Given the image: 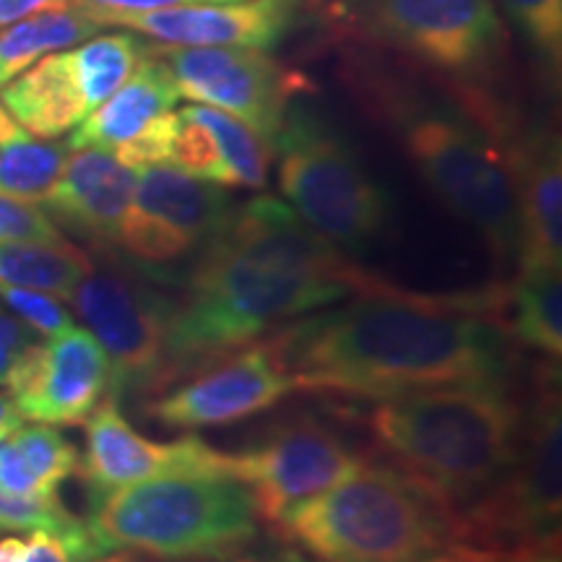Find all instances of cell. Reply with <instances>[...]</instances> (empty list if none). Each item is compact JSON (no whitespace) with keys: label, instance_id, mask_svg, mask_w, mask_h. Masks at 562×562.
<instances>
[{"label":"cell","instance_id":"obj_17","mask_svg":"<svg viewBox=\"0 0 562 562\" xmlns=\"http://www.w3.org/2000/svg\"><path fill=\"white\" fill-rule=\"evenodd\" d=\"M87 451L79 461V472L91 495L125 487L157 476L178 474H227V453L214 451L199 438L157 442L136 432L123 417L121 402L104 396L89 414ZM229 476V474H227Z\"/></svg>","mask_w":562,"mask_h":562},{"label":"cell","instance_id":"obj_15","mask_svg":"<svg viewBox=\"0 0 562 562\" xmlns=\"http://www.w3.org/2000/svg\"><path fill=\"white\" fill-rule=\"evenodd\" d=\"M112 370L100 341L70 326L34 344L11 375L9 398L21 419L40 425H83L110 393Z\"/></svg>","mask_w":562,"mask_h":562},{"label":"cell","instance_id":"obj_30","mask_svg":"<svg viewBox=\"0 0 562 562\" xmlns=\"http://www.w3.org/2000/svg\"><path fill=\"white\" fill-rule=\"evenodd\" d=\"M63 240L58 224L37 203L0 193V243H55Z\"/></svg>","mask_w":562,"mask_h":562},{"label":"cell","instance_id":"obj_36","mask_svg":"<svg viewBox=\"0 0 562 562\" xmlns=\"http://www.w3.org/2000/svg\"><path fill=\"white\" fill-rule=\"evenodd\" d=\"M19 425H21V417H19V412L13 409L11 398L5 396V393H0V440L9 438V435L16 430Z\"/></svg>","mask_w":562,"mask_h":562},{"label":"cell","instance_id":"obj_31","mask_svg":"<svg viewBox=\"0 0 562 562\" xmlns=\"http://www.w3.org/2000/svg\"><path fill=\"white\" fill-rule=\"evenodd\" d=\"M100 558L102 552L89 529L81 533L30 531V537L24 539L21 562H94Z\"/></svg>","mask_w":562,"mask_h":562},{"label":"cell","instance_id":"obj_8","mask_svg":"<svg viewBox=\"0 0 562 562\" xmlns=\"http://www.w3.org/2000/svg\"><path fill=\"white\" fill-rule=\"evenodd\" d=\"M357 37L448 79H476L503 60L508 30L495 0H341Z\"/></svg>","mask_w":562,"mask_h":562},{"label":"cell","instance_id":"obj_22","mask_svg":"<svg viewBox=\"0 0 562 562\" xmlns=\"http://www.w3.org/2000/svg\"><path fill=\"white\" fill-rule=\"evenodd\" d=\"M102 26L79 5H55L13 21L0 32V89L47 55L81 45Z\"/></svg>","mask_w":562,"mask_h":562},{"label":"cell","instance_id":"obj_2","mask_svg":"<svg viewBox=\"0 0 562 562\" xmlns=\"http://www.w3.org/2000/svg\"><path fill=\"white\" fill-rule=\"evenodd\" d=\"M378 281L351 266L290 203L250 199L232 209L203 245L182 300H170L167 383Z\"/></svg>","mask_w":562,"mask_h":562},{"label":"cell","instance_id":"obj_14","mask_svg":"<svg viewBox=\"0 0 562 562\" xmlns=\"http://www.w3.org/2000/svg\"><path fill=\"white\" fill-rule=\"evenodd\" d=\"M294 391L292 378L269 341H252L193 370L186 383L161 393L149 414L165 427H222L256 417Z\"/></svg>","mask_w":562,"mask_h":562},{"label":"cell","instance_id":"obj_9","mask_svg":"<svg viewBox=\"0 0 562 562\" xmlns=\"http://www.w3.org/2000/svg\"><path fill=\"white\" fill-rule=\"evenodd\" d=\"M149 45L133 32L94 34L34 63L0 89V104L37 138H60L128 79Z\"/></svg>","mask_w":562,"mask_h":562},{"label":"cell","instance_id":"obj_35","mask_svg":"<svg viewBox=\"0 0 562 562\" xmlns=\"http://www.w3.org/2000/svg\"><path fill=\"white\" fill-rule=\"evenodd\" d=\"M55 5H70V0H0V26H9L13 21L55 9Z\"/></svg>","mask_w":562,"mask_h":562},{"label":"cell","instance_id":"obj_4","mask_svg":"<svg viewBox=\"0 0 562 562\" xmlns=\"http://www.w3.org/2000/svg\"><path fill=\"white\" fill-rule=\"evenodd\" d=\"M321 562H480L459 516L396 467L360 463L277 524Z\"/></svg>","mask_w":562,"mask_h":562},{"label":"cell","instance_id":"obj_38","mask_svg":"<svg viewBox=\"0 0 562 562\" xmlns=\"http://www.w3.org/2000/svg\"><path fill=\"white\" fill-rule=\"evenodd\" d=\"M21 554H24V539L21 537L0 539V562H21Z\"/></svg>","mask_w":562,"mask_h":562},{"label":"cell","instance_id":"obj_16","mask_svg":"<svg viewBox=\"0 0 562 562\" xmlns=\"http://www.w3.org/2000/svg\"><path fill=\"white\" fill-rule=\"evenodd\" d=\"M83 11L102 30L117 26L167 47H252L271 53L297 24L300 0H224L159 11Z\"/></svg>","mask_w":562,"mask_h":562},{"label":"cell","instance_id":"obj_19","mask_svg":"<svg viewBox=\"0 0 562 562\" xmlns=\"http://www.w3.org/2000/svg\"><path fill=\"white\" fill-rule=\"evenodd\" d=\"M518 209V271H562V151L552 131L510 149Z\"/></svg>","mask_w":562,"mask_h":562},{"label":"cell","instance_id":"obj_25","mask_svg":"<svg viewBox=\"0 0 562 562\" xmlns=\"http://www.w3.org/2000/svg\"><path fill=\"white\" fill-rule=\"evenodd\" d=\"M68 151V144L32 136L16 123L0 146V193L40 206L60 178Z\"/></svg>","mask_w":562,"mask_h":562},{"label":"cell","instance_id":"obj_34","mask_svg":"<svg viewBox=\"0 0 562 562\" xmlns=\"http://www.w3.org/2000/svg\"><path fill=\"white\" fill-rule=\"evenodd\" d=\"M201 3H224V0H70V5L81 9H104V11H159L180 9V5Z\"/></svg>","mask_w":562,"mask_h":562},{"label":"cell","instance_id":"obj_23","mask_svg":"<svg viewBox=\"0 0 562 562\" xmlns=\"http://www.w3.org/2000/svg\"><path fill=\"white\" fill-rule=\"evenodd\" d=\"M91 271V258L68 240L0 243V284L70 300Z\"/></svg>","mask_w":562,"mask_h":562},{"label":"cell","instance_id":"obj_39","mask_svg":"<svg viewBox=\"0 0 562 562\" xmlns=\"http://www.w3.org/2000/svg\"><path fill=\"white\" fill-rule=\"evenodd\" d=\"M13 125H16V121H13L9 112H5L3 104H0V146H3V140H5V136H9V133H11Z\"/></svg>","mask_w":562,"mask_h":562},{"label":"cell","instance_id":"obj_33","mask_svg":"<svg viewBox=\"0 0 562 562\" xmlns=\"http://www.w3.org/2000/svg\"><path fill=\"white\" fill-rule=\"evenodd\" d=\"M480 562H560V537L542 539L501 552H484Z\"/></svg>","mask_w":562,"mask_h":562},{"label":"cell","instance_id":"obj_18","mask_svg":"<svg viewBox=\"0 0 562 562\" xmlns=\"http://www.w3.org/2000/svg\"><path fill=\"white\" fill-rule=\"evenodd\" d=\"M136 170L112 151L70 149L60 178L40 203L55 224L100 245H117L128 214Z\"/></svg>","mask_w":562,"mask_h":562},{"label":"cell","instance_id":"obj_12","mask_svg":"<svg viewBox=\"0 0 562 562\" xmlns=\"http://www.w3.org/2000/svg\"><path fill=\"white\" fill-rule=\"evenodd\" d=\"M229 211V199L214 182L167 165L138 167L117 245L149 269L178 263L220 232Z\"/></svg>","mask_w":562,"mask_h":562},{"label":"cell","instance_id":"obj_21","mask_svg":"<svg viewBox=\"0 0 562 562\" xmlns=\"http://www.w3.org/2000/svg\"><path fill=\"white\" fill-rule=\"evenodd\" d=\"M81 456L53 425L16 427L0 440V492L24 497H53L79 472Z\"/></svg>","mask_w":562,"mask_h":562},{"label":"cell","instance_id":"obj_29","mask_svg":"<svg viewBox=\"0 0 562 562\" xmlns=\"http://www.w3.org/2000/svg\"><path fill=\"white\" fill-rule=\"evenodd\" d=\"M0 302H3L9 311L16 315V318L30 326L34 334L50 336L66 331V328L76 326L74 315L58 297L47 292H37V290H24V286H9L0 284Z\"/></svg>","mask_w":562,"mask_h":562},{"label":"cell","instance_id":"obj_37","mask_svg":"<svg viewBox=\"0 0 562 562\" xmlns=\"http://www.w3.org/2000/svg\"><path fill=\"white\" fill-rule=\"evenodd\" d=\"M232 562H313V560L302 558L297 552H269V554H245V558H235Z\"/></svg>","mask_w":562,"mask_h":562},{"label":"cell","instance_id":"obj_5","mask_svg":"<svg viewBox=\"0 0 562 562\" xmlns=\"http://www.w3.org/2000/svg\"><path fill=\"white\" fill-rule=\"evenodd\" d=\"M87 529L102 554L229 560L258 533L250 490L227 474L157 476L89 497Z\"/></svg>","mask_w":562,"mask_h":562},{"label":"cell","instance_id":"obj_28","mask_svg":"<svg viewBox=\"0 0 562 562\" xmlns=\"http://www.w3.org/2000/svg\"><path fill=\"white\" fill-rule=\"evenodd\" d=\"M526 42L558 66L562 53V0H495Z\"/></svg>","mask_w":562,"mask_h":562},{"label":"cell","instance_id":"obj_7","mask_svg":"<svg viewBox=\"0 0 562 562\" xmlns=\"http://www.w3.org/2000/svg\"><path fill=\"white\" fill-rule=\"evenodd\" d=\"M279 191L336 248L362 250L389 222V195L339 133L292 110L273 138Z\"/></svg>","mask_w":562,"mask_h":562},{"label":"cell","instance_id":"obj_41","mask_svg":"<svg viewBox=\"0 0 562 562\" xmlns=\"http://www.w3.org/2000/svg\"><path fill=\"white\" fill-rule=\"evenodd\" d=\"M313 3H315V0H313Z\"/></svg>","mask_w":562,"mask_h":562},{"label":"cell","instance_id":"obj_32","mask_svg":"<svg viewBox=\"0 0 562 562\" xmlns=\"http://www.w3.org/2000/svg\"><path fill=\"white\" fill-rule=\"evenodd\" d=\"M34 344L37 341H34L32 328L24 326L13 313H5L0 307V385L3 389L9 385L11 375Z\"/></svg>","mask_w":562,"mask_h":562},{"label":"cell","instance_id":"obj_40","mask_svg":"<svg viewBox=\"0 0 562 562\" xmlns=\"http://www.w3.org/2000/svg\"><path fill=\"white\" fill-rule=\"evenodd\" d=\"M97 562V560H94ZM102 562H131L128 558H108V560H102Z\"/></svg>","mask_w":562,"mask_h":562},{"label":"cell","instance_id":"obj_11","mask_svg":"<svg viewBox=\"0 0 562 562\" xmlns=\"http://www.w3.org/2000/svg\"><path fill=\"white\" fill-rule=\"evenodd\" d=\"M165 60L180 97L222 110L269 144L279 136L302 76L252 47H151Z\"/></svg>","mask_w":562,"mask_h":562},{"label":"cell","instance_id":"obj_13","mask_svg":"<svg viewBox=\"0 0 562 562\" xmlns=\"http://www.w3.org/2000/svg\"><path fill=\"white\" fill-rule=\"evenodd\" d=\"M360 463L339 432L300 419L279 427L261 446L227 453L224 472L250 490L258 518L277 526L292 508L334 487Z\"/></svg>","mask_w":562,"mask_h":562},{"label":"cell","instance_id":"obj_24","mask_svg":"<svg viewBox=\"0 0 562 562\" xmlns=\"http://www.w3.org/2000/svg\"><path fill=\"white\" fill-rule=\"evenodd\" d=\"M510 334L554 362L562 357V271H518L508 292Z\"/></svg>","mask_w":562,"mask_h":562},{"label":"cell","instance_id":"obj_20","mask_svg":"<svg viewBox=\"0 0 562 562\" xmlns=\"http://www.w3.org/2000/svg\"><path fill=\"white\" fill-rule=\"evenodd\" d=\"M180 89L175 76L157 53L146 50L138 68L97 108L87 121L76 125L68 149H121L125 140L138 136L151 121L175 110Z\"/></svg>","mask_w":562,"mask_h":562},{"label":"cell","instance_id":"obj_10","mask_svg":"<svg viewBox=\"0 0 562 562\" xmlns=\"http://www.w3.org/2000/svg\"><path fill=\"white\" fill-rule=\"evenodd\" d=\"M110 360L108 396L146 393L167 385V318L170 300L140 290L117 273H94L68 300Z\"/></svg>","mask_w":562,"mask_h":562},{"label":"cell","instance_id":"obj_26","mask_svg":"<svg viewBox=\"0 0 562 562\" xmlns=\"http://www.w3.org/2000/svg\"><path fill=\"white\" fill-rule=\"evenodd\" d=\"M186 115L193 121L206 125L211 136L220 144L229 172V188H250V191H261L269 182V170L273 159V146L263 136H258L250 125H245L227 112L206 108V104H188L182 108Z\"/></svg>","mask_w":562,"mask_h":562},{"label":"cell","instance_id":"obj_1","mask_svg":"<svg viewBox=\"0 0 562 562\" xmlns=\"http://www.w3.org/2000/svg\"><path fill=\"white\" fill-rule=\"evenodd\" d=\"M505 297H422L381 281L292 323L269 344L294 391L383 402L442 385L501 383L508 344L501 323L484 315L503 307Z\"/></svg>","mask_w":562,"mask_h":562},{"label":"cell","instance_id":"obj_27","mask_svg":"<svg viewBox=\"0 0 562 562\" xmlns=\"http://www.w3.org/2000/svg\"><path fill=\"white\" fill-rule=\"evenodd\" d=\"M167 167H175V170L191 175L195 180L229 188V172L216 138L211 136L206 125L193 121L182 110L178 112V125H175L170 146V165Z\"/></svg>","mask_w":562,"mask_h":562},{"label":"cell","instance_id":"obj_6","mask_svg":"<svg viewBox=\"0 0 562 562\" xmlns=\"http://www.w3.org/2000/svg\"><path fill=\"white\" fill-rule=\"evenodd\" d=\"M404 149L432 193L480 232L501 261L518 256V209L510 149L487 125L435 108H396Z\"/></svg>","mask_w":562,"mask_h":562},{"label":"cell","instance_id":"obj_3","mask_svg":"<svg viewBox=\"0 0 562 562\" xmlns=\"http://www.w3.org/2000/svg\"><path fill=\"white\" fill-rule=\"evenodd\" d=\"M368 427L398 472L459 516L508 474L524 422L501 381L383 398Z\"/></svg>","mask_w":562,"mask_h":562}]
</instances>
